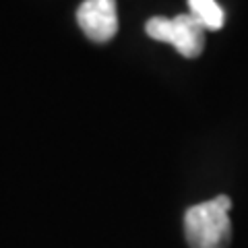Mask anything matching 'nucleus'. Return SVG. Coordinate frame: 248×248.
<instances>
[{"label":"nucleus","mask_w":248,"mask_h":248,"mask_svg":"<svg viewBox=\"0 0 248 248\" xmlns=\"http://www.w3.org/2000/svg\"><path fill=\"white\" fill-rule=\"evenodd\" d=\"M232 199L219 195L192 205L184 213V234L190 248H228L232 240Z\"/></svg>","instance_id":"1"},{"label":"nucleus","mask_w":248,"mask_h":248,"mask_svg":"<svg viewBox=\"0 0 248 248\" xmlns=\"http://www.w3.org/2000/svg\"><path fill=\"white\" fill-rule=\"evenodd\" d=\"M145 31L153 40L174 46L184 58H197L205 48V27L190 13L172 19L153 17L147 21Z\"/></svg>","instance_id":"2"},{"label":"nucleus","mask_w":248,"mask_h":248,"mask_svg":"<svg viewBox=\"0 0 248 248\" xmlns=\"http://www.w3.org/2000/svg\"><path fill=\"white\" fill-rule=\"evenodd\" d=\"M77 21L91 42H110L118 31L116 0H85L77 9Z\"/></svg>","instance_id":"3"},{"label":"nucleus","mask_w":248,"mask_h":248,"mask_svg":"<svg viewBox=\"0 0 248 248\" xmlns=\"http://www.w3.org/2000/svg\"><path fill=\"white\" fill-rule=\"evenodd\" d=\"M188 9L192 17L205 27V31H217L223 27L226 13L215 0H188Z\"/></svg>","instance_id":"4"}]
</instances>
